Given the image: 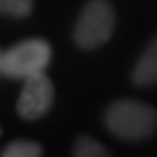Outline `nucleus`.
Wrapping results in <instances>:
<instances>
[{"label": "nucleus", "instance_id": "7", "mask_svg": "<svg viewBox=\"0 0 157 157\" xmlns=\"http://www.w3.org/2000/svg\"><path fill=\"white\" fill-rule=\"evenodd\" d=\"M74 155L76 157H106L110 153L104 149V145H100L92 137H80L76 141V145H74Z\"/></svg>", "mask_w": 157, "mask_h": 157}, {"label": "nucleus", "instance_id": "8", "mask_svg": "<svg viewBox=\"0 0 157 157\" xmlns=\"http://www.w3.org/2000/svg\"><path fill=\"white\" fill-rule=\"evenodd\" d=\"M33 10V0H0V14L12 18H25Z\"/></svg>", "mask_w": 157, "mask_h": 157}, {"label": "nucleus", "instance_id": "6", "mask_svg": "<svg viewBox=\"0 0 157 157\" xmlns=\"http://www.w3.org/2000/svg\"><path fill=\"white\" fill-rule=\"evenodd\" d=\"M43 153L39 143L35 141H27V139H21V141H12L2 149V155L4 157H39Z\"/></svg>", "mask_w": 157, "mask_h": 157}, {"label": "nucleus", "instance_id": "4", "mask_svg": "<svg viewBox=\"0 0 157 157\" xmlns=\"http://www.w3.org/2000/svg\"><path fill=\"white\" fill-rule=\"evenodd\" d=\"M53 106V84L45 76V71L35 74L25 80L17 110L25 121H39Z\"/></svg>", "mask_w": 157, "mask_h": 157}, {"label": "nucleus", "instance_id": "10", "mask_svg": "<svg viewBox=\"0 0 157 157\" xmlns=\"http://www.w3.org/2000/svg\"><path fill=\"white\" fill-rule=\"evenodd\" d=\"M0 133H2V131H0Z\"/></svg>", "mask_w": 157, "mask_h": 157}, {"label": "nucleus", "instance_id": "1", "mask_svg": "<svg viewBox=\"0 0 157 157\" xmlns=\"http://www.w3.org/2000/svg\"><path fill=\"white\" fill-rule=\"evenodd\" d=\"M108 131L122 141H145L157 128V110L139 100H117L104 114Z\"/></svg>", "mask_w": 157, "mask_h": 157}, {"label": "nucleus", "instance_id": "2", "mask_svg": "<svg viewBox=\"0 0 157 157\" xmlns=\"http://www.w3.org/2000/svg\"><path fill=\"white\" fill-rule=\"evenodd\" d=\"M117 25V14L114 8L108 0H90L80 17L76 21V29H74V41L76 45L92 51L98 49L112 37Z\"/></svg>", "mask_w": 157, "mask_h": 157}, {"label": "nucleus", "instance_id": "9", "mask_svg": "<svg viewBox=\"0 0 157 157\" xmlns=\"http://www.w3.org/2000/svg\"><path fill=\"white\" fill-rule=\"evenodd\" d=\"M0 76H2V51H0Z\"/></svg>", "mask_w": 157, "mask_h": 157}, {"label": "nucleus", "instance_id": "5", "mask_svg": "<svg viewBox=\"0 0 157 157\" xmlns=\"http://www.w3.org/2000/svg\"><path fill=\"white\" fill-rule=\"evenodd\" d=\"M133 82L137 86H155L157 84V37L145 47L133 70Z\"/></svg>", "mask_w": 157, "mask_h": 157}, {"label": "nucleus", "instance_id": "3", "mask_svg": "<svg viewBox=\"0 0 157 157\" xmlns=\"http://www.w3.org/2000/svg\"><path fill=\"white\" fill-rule=\"evenodd\" d=\"M51 45L43 39H27L21 41L10 49L2 51V76L14 80L41 74L49 67L51 61Z\"/></svg>", "mask_w": 157, "mask_h": 157}]
</instances>
